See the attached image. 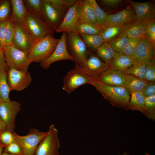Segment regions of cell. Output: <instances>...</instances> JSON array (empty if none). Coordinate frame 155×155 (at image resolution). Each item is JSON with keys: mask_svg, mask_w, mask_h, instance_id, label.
Returning a JSON list of instances; mask_svg holds the SVG:
<instances>
[{"mask_svg": "<svg viewBox=\"0 0 155 155\" xmlns=\"http://www.w3.org/2000/svg\"><path fill=\"white\" fill-rule=\"evenodd\" d=\"M90 84L95 87L113 106L129 109L130 96L123 87L106 85L100 82L97 77H90Z\"/></svg>", "mask_w": 155, "mask_h": 155, "instance_id": "1", "label": "cell"}, {"mask_svg": "<svg viewBox=\"0 0 155 155\" xmlns=\"http://www.w3.org/2000/svg\"><path fill=\"white\" fill-rule=\"evenodd\" d=\"M59 39L48 35L37 40L28 53V59L30 64L33 62L42 63L51 55Z\"/></svg>", "mask_w": 155, "mask_h": 155, "instance_id": "2", "label": "cell"}, {"mask_svg": "<svg viewBox=\"0 0 155 155\" xmlns=\"http://www.w3.org/2000/svg\"><path fill=\"white\" fill-rule=\"evenodd\" d=\"M66 42L68 50L74 59L75 65L83 70L90 54L87 47L80 36L74 32L66 33Z\"/></svg>", "mask_w": 155, "mask_h": 155, "instance_id": "3", "label": "cell"}, {"mask_svg": "<svg viewBox=\"0 0 155 155\" xmlns=\"http://www.w3.org/2000/svg\"><path fill=\"white\" fill-rule=\"evenodd\" d=\"M58 135L55 126L50 125L46 134L37 146L34 155H59L60 144Z\"/></svg>", "mask_w": 155, "mask_h": 155, "instance_id": "4", "label": "cell"}, {"mask_svg": "<svg viewBox=\"0 0 155 155\" xmlns=\"http://www.w3.org/2000/svg\"><path fill=\"white\" fill-rule=\"evenodd\" d=\"M47 133V132L40 131L32 128H31L28 134L25 135H20L14 131L13 132L24 155H34L38 144Z\"/></svg>", "mask_w": 155, "mask_h": 155, "instance_id": "5", "label": "cell"}, {"mask_svg": "<svg viewBox=\"0 0 155 155\" xmlns=\"http://www.w3.org/2000/svg\"><path fill=\"white\" fill-rule=\"evenodd\" d=\"M3 50L8 69L28 70L30 64L28 59V53L19 49L13 44L5 46Z\"/></svg>", "mask_w": 155, "mask_h": 155, "instance_id": "6", "label": "cell"}, {"mask_svg": "<svg viewBox=\"0 0 155 155\" xmlns=\"http://www.w3.org/2000/svg\"><path fill=\"white\" fill-rule=\"evenodd\" d=\"M86 84H90V77L80 67L75 66L64 77L62 89L70 94L78 87Z\"/></svg>", "mask_w": 155, "mask_h": 155, "instance_id": "7", "label": "cell"}, {"mask_svg": "<svg viewBox=\"0 0 155 155\" xmlns=\"http://www.w3.org/2000/svg\"><path fill=\"white\" fill-rule=\"evenodd\" d=\"M24 25L36 40L48 35H53L55 31L41 18L33 15L27 11Z\"/></svg>", "mask_w": 155, "mask_h": 155, "instance_id": "8", "label": "cell"}, {"mask_svg": "<svg viewBox=\"0 0 155 155\" xmlns=\"http://www.w3.org/2000/svg\"><path fill=\"white\" fill-rule=\"evenodd\" d=\"M14 22V33L13 44L19 49L28 53L36 39L24 24Z\"/></svg>", "mask_w": 155, "mask_h": 155, "instance_id": "9", "label": "cell"}, {"mask_svg": "<svg viewBox=\"0 0 155 155\" xmlns=\"http://www.w3.org/2000/svg\"><path fill=\"white\" fill-rule=\"evenodd\" d=\"M21 110V104L16 101L10 100L0 102V117L7 130L13 133L14 132L16 118Z\"/></svg>", "mask_w": 155, "mask_h": 155, "instance_id": "10", "label": "cell"}, {"mask_svg": "<svg viewBox=\"0 0 155 155\" xmlns=\"http://www.w3.org/2000/svg\"><path fill=\"white\" fill-rule=\"evenodd\" d=\"M8 70L7 82L11 91H22L31 83L32 78L28 70H20L13 68Z\"/></svg>", "mask_w": 155, "mask_h": 155, "instance_id": "11", "label": "cell"}, {"mask_svg": "<svg viewBox=\"0 0 155 155\" xmlns=\"http://www.w3.org/2000/svg\"><path fill=\"white\" fill-rule=\"evenodd\" d=\"M67 11H61L42 0V19L55 31L61 23Z\"/></svg>", "mask_w": 155, "mask_h": 155, "instance_id": "12", "label": "cell"}, {"mask_svg": "<svg viewBox=\"0 0 155 155\" xmlns=\"http://www.w3.org/2000/svg\"><path fill=\"white\" fill-rule=\"evenodd\" d=\"M66 33L63 32L54 51L40 65L44 69H48L51 65L56 62L62 60H74L68 50L66 42Z\"/></svg>", "mask_w": 155, "mask_h": 155, "instance_id": "13", "label": "cell"}, {"mask_svg": "<svg viewBox=\"0 0 155 155\" xmlns=\"http://www.w3.org/2000/svg\"><path fill=\"white\" fill-rule=\"evenodd\" d=\"M82 0H77L74 4L67 11L57 32H70L75 28L80 19Z\"/></svg>", "mask_w": 155, "mask_h": 155, "instance_id": "14", "label": "cell"}, {"mask_svg": "<svg viewBox=\"0 0 155 155\" xmlns=\"http://www.w3.org/2000/svg\"><path fill=\"white\" fill-rule=\"evenodd\" d=\"M135 13L133 10L130 6H128L124 9L117 13L108 14L106 22L101 27L129 25L132 23V22H135Z\"/></svg>", "mask_w": 155, "mask_h": 155, "instance_id": "15", "label": "cell"}, {"mask_svg": "<svg viewBox=\"0 0 155 155\" xmlns=\"http://www.w3.org/2000/svg\"><path fill=\"white\" fill-rule=\"evenodd\" d=\"M135 12L136 22H144L154 19L155 10L152 4L149 2H139L129 1Z\"/></svg>", "mask_w": 155, "mask_h": 155, "instance_id": "16", "label": "cell"}, {"mask_svg": "<svg viewBox=\"0 0 155 155\" xmlns=\"http://www.w3.org/2000/svg\"><path fill=\"white\" fill-rule=\"evenodd\" d=\"M155 48L146 38L140 39L132 56L137 62L146 61L155 58Z\"/></svg>", "mask_w": 155, "mask_h": 155, "instance_id": "17", "label": "cell"}, {"mask_svg": "<svg viewBox=\"0 0 155 155\" xmlns=\"http://www.w3.org/2000/svg\"><path fill=\"white\" fill-rule=\"evenodd\" d=\"M109 68L108 66L102 61L98 56L90 53L83 71L90 77H96Z\"/></svg>", "mask_w": 155, "mask_h": 155, "instance_id": "18", "label": "cell"}, {"mask_svg": "<svg viewBox=\"0 0 155 155\" xmlns=\"http://www.w3.org/2000/svg\"><path fill=\"white\" fill-rule=\"evenodd\" d=\"M97 78L100 82L106 85L123 87L125 74L121 71L109 68L100 74Z\"/></svg>", "mask_w": 155, "mask_h": 155, "instance_id": "19", "label": "cell"}, {"mask_svg": "<svg viewBox=\"0 0 155 155\" xmlns=\"http://www.w3.org/2000/svg\"><path fill=\"white\" fill-rule=\"evenodd\" d=\"M135 62L131 56L122 53L115 52L109 68L123 72L131 66Z\"/></svg>", "mask_w": 155, "mask_h": 155, "instance_id": "20", "label": "cell"}, {"mask_svg": "<svg viewBox=\"0 0 155 155\" xmlns=\"http://www.w3.org/2000/svg\"><path fill=\"white\" fill-rule=\"evenodd\" d=\"M148 82L145 80L132 75L125 74L123 87L129 94H131L136 92L142 91Z\"/></svg>", "mask_w": 155, "mask_h": 155, "instance_id": "21", "label": "cell"}, {"mask_svg": "<svg viewBox=\"0 0 155 155\" xmlns=\"http://www.w3.org/2000/svg\"><path fill=\"white\" fill-rule=\"evenodd\" d=\"M12 13L11 16L14 21L24 24L27 10L23 0H11Z\"/></svg>", "mask_w": 155, "mask_h": 155, "instance_id": "22", "label": "cell"}, {"mask_svg": "<svg viewBox=\"0 0 155 155\" xmlns=\"http://www.w3.org/2000/svg\"><path fill=\"white\" fill-rule=\"evenodd\" d=\"M129 38L140 39L146 38V24L144 22H135L123 33Z\"/></svg>", "mask_w": 155, "mask_h": 155, "instance_id": "23", "label": "cell"}, {"mask_svg": "<svg viewBox=\"0 0 155 155\" xmlns=\"http://www.w3.org/2000/svg\"><path fill=\"white\" fill-rule=\"evenodd\" d=\"M71 32L78 34H100V28L98 26L80 19Z\"/></svg>", "mask_w": 155, "mask_h": 155, "instance_id": "24", "label": "cell"}, {"mask_svg": "<svg viewBox=\"0 0 155 155\" xmlns=\"http://www.w3.org/2000/svg\"><path fill=\"white\" fill-rule=\"evenodd\" d=\"M130 24L123 26L102 27L100 28V34L104 42H108L121 34Z\"/></svg>", "mask_w": 155, "mask_h": 155, "instance_id": "25", "label": "cell"}, {"mask_svg": "<svg viewBox=\"0 0 155 155\" xmlns=\"http://www.w3.org/2000/svg\"><path fill=\"white\" fill-rule=\"evenodd\" d=\"M80 19L91 23L98 26L94 9L88 0H82Z\"/></svg>", "mask_w": 155, "mask_h": 155, "instance_id": "26", "label": "cell"}, {"mask_svg": "<svg viewBox=\"0 0 155 155\" xmlns=\"http://www.w3.org/2000/svg\"><path fill=\"white\" fill-rule=\"evenodd\" d=\"M96 51L97 56L109 67L115 53L110 44L108 42H104Z\"/></svg>", "mask_w": 155, "mask_h": 155, "instance_id": "27", "label": "cell"}, {"mask_svg": "<svg viewBox=\"0 0 155 155\" xmlns=\"http://www.w3.org/2000/svg\"><path fill=\"white\" fill-rule=\"evenodd\" d=\"M131 97L129 102V108L132 111H138L144 115L145 97L142 91H137L131 94Z\"/></svg>", "mask_w": 155, "mask_h": 155, "instance_id": "28", "label": "cell"}, {"mask_svg": "<svg viewBox=\"0 0 155 155\" xmlns=\"http://www.w3.org/2000/svg\"><path fill=\"white\" fill-rule=\"evenodd\" d=\"M11 91L7 82L6 71L0 70V102L10 100L9 94Z\"/></svg>", "mask_w": 155, "mask_h": 155, "instance_id": "29", "label": "cell"}, {"mask_svg": "<svg viewBox=\"0 0 155 155\" xmlns=\"http://www.w3.org/2000/svg\"><path fill=\"white\" fill-rule=\"evenodd\" d=\"M87 48L96 50L104 42L100 34H79Z\"/></svg>", "mask_w": 155, "mask_h": 155, "instance_id": "30", "label": "cell"}, {"mask_svg": "<svg viewBox=\"0 0 155 155\" xmlns=\"http://www.w3.org/2000/svg\"><path fill=\"white\" fill-rule=\"evenodd\" d=\"M146 62V61L135 62L131 66L123 72L125 74L132 75L144 80Z\"/></svg>", "mask_w": 155, "mask_h": 155, "instance_id": "31", "label": "cell"}, {"mask_svg": "<svg viewBox=\"0 0 155 155\" xmlns=\"http://www.w3.org/2000/svg\"><path fill=\"white\" fill-rule=\"evenodd\" d=\"M27 11L42 19V0H23Z\"/></svg>", "mask_w": 155, "mask_h": 155, "instance_id": "32", "label": "cell"}, {"mask_svg": "<svg viewBox=\"0 0 155 155\" xmlns=\"http://www.w3.org/2000/svg\"><path fill=\"white\" fill-rule=\"evenodd\" d=\"M92 7L96 16L98 25L100 28L106 23L108 14L98 5L95 0H88Z\"/></svg>", "mask_w": 155, "mask_h": 155, "instance_id": "33", "label": "cell"}, {"mask_svg": "<svg viewBox=\"0 0 155 155\" xmlns=\"http://www.w3.org/2000/svg\"><path fill=\"white\" fill-rule=\"evenodd\" d=\"M129 40V38L123 33L119 36L108 42L115 52L121 53Z\"/></svg>", "mask_w": 155, "mask_h": 155, "instance_id": "34", "label": "cell"}, {"mask_svg": "<svg viewBox=\"0 0 155 155\" xmlns=\"http://www.w3.org/2000/svg\"><path fill=\"white\" fill-rule=\"evenodd\" d=\"M144 115L153 121L155 120V95L145 98Z\"/></svg>", "mask_w": 155, "mask_h": 155, "instance_id": "35", "label": "cell"}, {"mask_svg": "<svg viewBox=\"0 0 155 155\" xmlns=\"http://www.w3.org/2000/svg\"><path fill=\"white\" fill-rule=\"evenodd\" d=\"M14 22L11 16L7 20L5 32V42L6 46L13 44L14 33Z\"/></svg>", "mask_w": 155, "mask_h": 155, "instance_id": "36", "label": "cell"}, {"mask_svg": "<svg viewBox=\"0 0 155 155\" xmlns=\"http://www.w3.org/2000/svg\"><path fill=\"white\" fill-rule=\"evenodd\" d=\"M144 80L148 82H155V58L146 61Z\"/></svg>", "mask_w": 155, "mask_h": 155, "instance_id": "37", "label": "cell"}, {"mask_svg": "<svg viewBox=\"0 0 155 155\" xmlns=\"http://www.w3.org/2000/svg\"><path fill=\"white\" fill-rule=\"evenodd\" d=\"M77 0H47L52 6L58 9L67 11L76 2Z\"/></svg>", "mask_w": 155, "mask_h": 155, "instance_id": "38", "label": "cell"}, {"mask_svg": "<svg viewBox=\"0 0 155 155\" xmlns=\"http://www.w3.org/2000/svg\"><path fill=\"white\" fill-rule=\"evenodd\" d=\"M146 24V38L155 48V21L154 19L145 22Z\"/></svg>", "mask_w": 155, "mask_h": 155, "instance_id": "39", "label": "cell"}, {"mask_svg": "<svg viewBox=\"0 0 155 155\" xmlns=\"http://www.w3.org/2000/svg\"><path fill=\"white\" fill-rule=\"evenodd\" d=\"M10 1H3L0 4V22L6 20L9 17L10 11Z\"/></svg>", "mask_w": 155, "mask_h": 155, "instance_id": "40", "label": "cell"}, {"mask_svg": "<svg viewBox=\"0 0 155 155\" xmlns=\"http://www.w3.org/2000/svg\"><path fill=\"white\" fill-rule=\"evenodd\" d=\"M140 39L129 38L127 43L121 53L132 57Z\"/></svg>", "mask_w": 155, "mask_h": 155, "instance_id": "41", "label": "cell"}, {"mask_svg": "<svg viewBox=\"0 0 155 155\" xmlns=\"http://www.w3.org/2000/svg\"><path fill=\"white\" fill-rule=\"evenodd\" d=\"M0 142L7 146L16 141L13 132L6 130L0 133Z\"/></svg>", "mask_w": 155, "mask_h": 155, "instance_id": "42", "label": "cell"}, {"mask_svg": "<svg viewBox=\"0 0 155 155\" xmlns=\"http://www.w3.org/2000/svg\"><path fill=\"white\" fill-rule=\"evenodd\" d=\"M3 151L14 155H24L21 147L17 142L6 146Z\"/></svg>", "mask_w": 155, "mask_h": 155, "instance_id": "43", "label": "cell"}, {"mask_svg": "<svg viewBox=\"0 0 155 155\" xmlns=\"http://www.w3.org/2000/svg\"><path fill=\"white\" fill-rule=\"evenodd\" d=\"M145 98L155 95V83L148 82L142 91Z\"/></svg>", "mask_w": 155, "mask_h": 155, "instance_id": "44", "label": "cell"}, {"mask_svg": "<svg viewBox=\"0 0 155 155\" xmlns=\"http://www.w3.org/2000/svg\"><path fill=\"white\" fill-rule=\"evenodd\" d=\"M7 20L0 22V45L3 49L6 46L5 32Z\"/></svg>", "mask_w": 155, "mask_h": 155, "instance_id": "45", "label": "cell"}, {"mask_svg": "<svg viewBox=\"0 0 155 155\" xmlns=\"http://www.w3.org/2000/svg\"><path fill=\"white\" fill-rule=\"evenodd\" d=\"M8 69L5 60L3 49L0 45V70L6 71Z\"/></svg>", "mask_w": 155, "mask_h": 155, "instance_id": "46", "label": "cell"}, {"mask_svg": "<svg viewBox=\"0 0 155 155\" xmlns=\"http://www.w3.org/2000/svg\"><path fill=\"white\" fill-rule=\"evenodd\" d=\"M122 1L121 0H102L101 3L104 5L109 7H115L119 4Z\"/></svg>", "mask_w": 155, "mask_h": 155, "instance_id": "47", "label": "cell"}, {"mask_svg": "<svg viewBox=\"0 0 155 155\" xmlns=\"http://www.w3.org/2000/svg\"><path fill=\"white\" fill-rule=\"evenodd\" d=\"M6 130H7L6 127L0 117V133Z\"/></svg>", "mask_w": 155, "mask_h": 155, "instance_id": "48", "label": "cell"}, {"mask_svg": "<svg viewBox=\"0 0 155 155\" xmlns=\"http://www.w3.org/2000/svg\"><path fill=\"white\" fill-rule=\"evenodd\" d=\"M6 146L0 142V155H1L3 152L4 148Z\"/></svg>", "mask_w": 155, "mask_h": 155, "instance_id": "49", "label": "cell"}, {"mask_svg": "<svg viewBox=\"0 0 155 155\" xmlns=\"http://www.w3.org/2000/svg\"><path fill=\"white\" fill-rule=\"evenodd\" d=\"M1 155H14L10 153L3 151V152L2 153Z\"/></svg>", "mask_w": 155, "mask_h": 155, "instance_id": "50", "label": "cell"}, {"mask_svg": "<svg viewBox=\"0 0 155 155\" xmlns=\"http://www.w3.org/2000/svg\"><path fill=\"white\" fill-rule=\"evenodd\" d=\"M118 155H129V154L128 153L125 151L122 154H118Z\"/></svg>", "mask_w": 155, "mask_h": 155, "instance_id": "51", "label": "cell"}, {"mask_svg": "<svg viewBox=\"0 0 155 155\" xmlns=\"http://www.w3.org/2000/svg\"><path fill=\"white\" fill-rule=\"evenodd\" d=\"M145 155H150V154H148V153H146L145 154Z\"/></svg>", "mask_w": 155, "mask_h": 155, "instance_id": "52", "label": "cell"}, {"mask_svg": "<svg viewBox=\"0 0 155 155\" xmlns=\"http://www.w3.org/2000/svg\"></svg>", "mask_w": 155, "mask_h": 155, "instance_id": "53", "label": "cell"}]
</instances>
